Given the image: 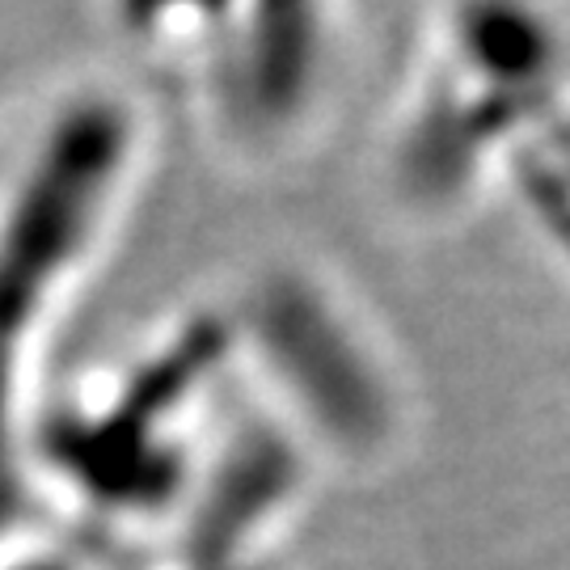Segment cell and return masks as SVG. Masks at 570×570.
Here are the masks:
<instances>
[{"mask_svg": "<svg viewBox=\"0 0 570 570\" xmlns=\"http://www.w3.org/2000/svg\"><path fill=\"white\" fill-rule=\"evenodd\" d=\"M148 35L190 98L207 140L233 157H275L305 131L330 81L334 39L313 9H169Z\"/></svg>", "mask_w": 570, "mask_h": 570, "instance_id": "1", "label": "cell"}, {"mask_svg": "<svg viewBox=\"0 0 570 570\" xmlns=\"http://www.w3.org/2000/svg\"><path fill=\"white\" fill-rule=\"evenodd\" d=\"M245 338L263 355V367L284 385V397L305 410L313 428L338 449H372L385 431V376L360 343L355 326L334 308L322 287L301 275H284L263 287L245 308Z\"/></svg>", "mask_w": 570, "mask_h": 570, "instance_id": "2", "label": "cell"}]
</instances>
